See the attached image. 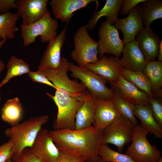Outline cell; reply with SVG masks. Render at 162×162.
Listing matches in <instances>:
<instances>
[{"label":"cell","instance_id":"obj_4","mask_svg":"<svg viewBox=\"0 0 162 162\" xmlns=\"http://www.w3.org/2000/svg\"><path fill=\"white\" fill-rule=\"evenodd\" d=\"M21 36L25 46L35 42L37 37L40 36L41 42H49L57 35L58 27L57 20L52 18L49 10L40 20L28 25L21 24Z\"/></svg>","mask_w":162,"mask_h":162},{"label":"cell","instance_id":"obj_29","mask_svg":"<svg viewBox=\"0 0 162 162\" xmlns=\"http://www.w3.org/2000/svg\"><path fill=\"white\" fill-rule=\"evenodd\" d=\"M98 154L102 159L108 162H136L127 154L111 149L107 144H100Z\"/></svg>","mask_w":162,"mask_h":162},{"label":"cell","instance_id":"obj_42","mask_svg":"<svg viewBox=\"0 0 162 162\" xmlns=\"http://www.w3.org/2000/svg\"><path fill=\"white\" fill-rule=\"evenodd\" d=\"M6 162H12L11 158L8 159Z\"/></svg>","mask_w":162,"mask_h":162},{"label":"cell","instance_id":"obj_38","mask_svg":"<svg viewBox=\"0 0 162 162\" xmlns=\"http://www.w3.org/2000/svg\"><path fill=\"white\" fill-rule=\"evenodd\" d=\"M157 57L159 61L162 62V40L160 43Z\"/></svg>","mask_w":162,"mask_h":162},{"label":"cell","instance_id":"obj_34","mask_svg":"<svg viewBox=\"0 0 162 162\" xmlns=\"http://www.w3.org/2000/svg\"><path fill=\"white\" fill-rule=\"evenodd\" d=\"M146 0H123L120 9L122 15H126L129 13L131 10L140 3Z\"/></svg>","mask_w":162,"mask_h":162},{"label":"cell","instance_id":"obj_3","mask_svg":"<svg viewBox=\"0 0 162 162\" xmlns=\"http://www.w3.org/2000/svg\"><path fill=\"white\" fill-rule=\"evenodd\" d=\"M49 120L47 115L32 117L6 129L5 135L14 143L13 154L20 153L25 148H31L42 126Z\"/></svg>","mask_w":162,"mask_h":162},{"label":"cell","instance_id":"obj_21","mask_svg":"<svg viewBox=\"0 0 162 162\" xmlns=\"http://www.w3.org/2000/svg\"><path fill=\"white\" fill-rule=\"evenodd\" d=\"M123 1V0H106L104 7L93 15L86 25L87 28L93 30L99 19L103 16L106 17V21L113 25L118 19V14Z\"/></svg>","mask_w":162,"mask_h":162},{"label":"cell","instance_id":"obj_27","mask_svg":"<svg viewBox=\"0 0 162 162\" xmlns=\"http://www.w3.org/2000/svg\"><path fill=\"white\" fill-rule=\"evenodd\" d=\"M19 18L16 13L9 11L0 15V39H13L19 30L16 24Z\"/></svg>","mask_w":162,"mask_h":162},{"label":"cell","instance_id":"obj_44","mask_svg":"<svg viewBox=\"0 0 162 162\" xmlns=\"http://www.w3.org/2000/svg\"></svg>","mask_w":162,"mask_h":162},{"label":"cell","instance_id":"obj_26","mask_svg":"<svg viewBox=\"0 0 162 162\" xmlns=\"http://www.w3.org/2000/svg\"><path fill=\"white\" fill-rule=\"evenodd\" d=\"M122 75L140 90L147 93L151 98L154 97L151 82L142 71H133L124 68Z\"/></svg>","mask_w":162,"mask_h":162},{"label":"cell","instance_id":"obj_20","mask_svg":"<svg viewBox=\"0 0 162 162\" xmlns=\"http://www.w3.org/2000/svg\"><path fill=\"white\" fill-rule=\"evenodd\" d=\"M94 100L88 91L83 104L76 112L75 130H83L93 126L94 122Z\"/></svg>","mask_w":162,"mask_h":162},{"label":"cell","instance_id":"obj_10","mask_svg":"<svg viewBox=\"0 0 162 162\" xmlns=\"http://www.w3.org/2000/svg\"><path fill=\"white\" fill-rule=\"evenodd\" d=\"M111 89L116 96L136 105H150L151 98L134 84L120 76L115 82H110Z\"/></svg>","mask_w":162,"mask_h":162},{"label":"cell","instance_id":"obj_22","mask_svg":"<svg viewBox=\"0 0 162 162\" xmlns=\"http://www.w3.org/2000/svg\"><path fill=\"white\" fill-rule=\"evenodd\" d=\"M134 115L140 120L142 128L156 138H162V128L154 118L150 105H135Z\"/></svg>","mask_w":162,"mask_h":162},{"label":"cell","instance_id":"obj_13","mask_svg":"<svg viewBox=\"0 0 162 162\" xmlns=\"http://www.w3.org/2000/svg\"><path fill=\"white\" fill-rule=\"evenodd\" d=\"M48 0H16V14L22 24L28 25L41 19L48 11Z\"/></svg>","mask_w":162,"mask_h":162},{"label":"cell","instance_id":"obj_1","mask_svg":"<svg viewBox=\"0 0 162 162\" xmlns=\"http://www.w3.org/2000/svg\"><path fill=\"white\" fill-rule=\"evenodd\" d=\"M51 138L62 151L84 159L97 160L103 131L93 126L81 130H54L49 131Z\"/></svg>","mask_w":162,"mask_h":162},{"label":"cell","instance_id":"obj_33","mask_svg":"<svg viewBox=\"0 0 162 162\" xmlns=\"http://www.w3.org/2000/svg\"><path fill=\"white\" fill-rule=\"evenodd\" d=\"M13 142L10 139L0 145V162H6L11 158L13 154Z\"/></svg>","mask_w":162,"mask_h":162},{"label":"cell","instance_id":"obj_8","mask_svg":"<svg viewBox=\"0 0 162 162\" xmlns=\"http://www.w3.org/2000/svg\"><path fill=\"white\" fill-rule=\"evenodd\" d=\"M135 126L121 115L103 131L101 143L113 144L117 147L118 152L122 153L124 146L132 141Z\"/></svg>","mask_w":162,"mask_h":162},{"label":"cell","instance_id":"obj_41","mask_svg":"<svg viewBox=\"0 0 162 162\" xmlns=\"http://www.w3.org/2000/svg\"><path fill=\"white\" fill-rule=\"evenodd\" d=\"M8 38H5L2 39L0 41V49L2 47V46L5 43L6 41L8 40Z\"/></svg>","mask_w":162,"mask_h":162},{"label":"cell","instance_id":"obj_24","mask_svg":"<svg viewBox=\"0 0 162 162\" xmlns=\"http://www.w3.org/2000/svg\"><path fill=\"white\" fill-rule=\"evenodd\" d=\"M142 3L143 24L145 28H150L153 21L162 18V1L160 0H146Z\"/></svg>","mask_w":162,"mask_h":162},{"label":"cell","instance_id":"obj_28","mask_svg":"<svg viewBox=\"0 0 162 162\" xmlns=\"http://www.w3.org/2000/svg\"><path fill=\"white\" fill-rule=\"evenodd\" d=\"M7 72L4 79L0 83V88L12 78L31 72L29 65L16 56H11L7 65Z\"/></svg>","mask_w":162,"mask_h":162},{"label":"cell","instance_id":"obj_32","mask_svg":"<svg viewBox=\"0 0 162 162\" xmlns=\"http://www.w3.org/2000/svg\"><path fill=\"white\" fill-rule=\"evenodd\" d=\"M149 102L154 118L162 128V104L161 100L154 97L150 98Z\"/></svg>","mask_w":162,"mask_h":162},{"label":"cell","instance_id":"obj_30","mask_svg":"<svg viewBox=\"0 0 162 162\" xmlns=\"http://www.w3.org/2000/svg\"><path fill=\"white\" fill-rule=\"evenodd\" d=\"M112 99L120 114L136 125L137 122L134 115L135 105L115 95Z\"/></svg>","mask_w":162,"mask_h":162},{"label":"cell","instance_id":"obj_15","mask_svg":"<svg viewBox=\"0 0 162 162\" xmlns=\"http://www.w3.org/2000/svg\"><path fill=\"white\" fill-rule=\"evenodd\" d=\"M31 148L41 162H56L59 154L49 131L45 128L39 132Z\"/></svg>","mask_w":162,"mask_h":162},{"label":"cell","instance_id":"obj_37","mask_svg":"<svg viewBox=\"0 0 162 162\" xmlns=\"http://www.w3.org/2000/svg\"><path fill=\"white\" fill-rule=\"evenodd\" d=\"M12 9H17L16 0H0L1 14L10 11Z\"/></svg>","mask_w":162,"mask_h":162},{"label":"cell","instance_id":"obj_5","mask_svg":"<svg viewBox=\"0 0 162 162\" xmlns=\"http://www.w3.org/2000/svg\"><path fill=\"white\" fill-rule=\"evenodd\" d=\"M148 134L138 124L134 128L132 143L128 147L126 154L136 162H158L162 158L160 151L148 141Z\"/></svg>","mask_w":162,"mask_h":162},{"label":"cell","instance_id":"obj_12","mask_svg":"<svg viewBox=\"0 0 162 162\" xmlns=\"http://www.w3.org/2000/svg\"><path fill=\"white\" fill-rule=\"evenodd\" d=\"M114 26L122 32L124 44L135 40L136 35L144 28L141 5L136 6L126 17L118 19Z\"/></svg>","mask_w":162,"mask_h":162},{"label":"cell","instance_id":"obj_16","mask_svg":"<svg viewBox=\"0 0 162 162\" xmlns=\"http://www.w3.org/2000/svg\"><path fill=\"white\" fill-rule=\"evenodd\" d=\"M93 126L103 131L121 115L113 99H95Z\"/></svg>","mask_w":162,"mask_h":162},{"label":"cell","instance_id":"obj_35","mask_svg":"<svg viewBox=\"0 0 162 162\" xmlns=\"http://www.w3.org/2000/svg\"><path fill=\"white\" fill-rule=\"evenodd\" d=\"M32 80L33 81L46 84L49 86L56 90L57 87L54 85L45 76L39 74L37 71H31L28 74Z\"/></svg>","mask_w":162,"mask_h":162},{"label":"cell","instance_id":"obj_9","mask_svg":"<svg viewBox=\"0 0 162 162\" xmlns=\"http://www.w3.org/2000/svg\"><path fill=\"white\" fill-rule=\"evenodd\" d=\"M98 49L99 57L101 58L105 53L120 57L124 44L119 37L118 29L106 21L103 22L99 28Z\"/></svg>","mask_w":162,"mask_h":162},{"label":"cell","instance_id":"obj_2","mask_svg":"<svg viewBox=\"0 0 162 162\" xmlns=\"http://www.w3.org/2000/svg\"><path fill=\"white\" fill-rule=\"evenodd\" d=\"M54 95L46 94L54 102L58 113L53 123L54 130H74L77 110L83 103L85 90L81 85L58 82Z\"/></svg>","mask_w":162,"mask_h":162},{"label":"cell","instance_id":"obj_40","mask_svg":"<svg viewBox=\"0 0 162 162\" xmlns=\"http://www.w3.org/2000/svg\"><path fill=\"white\" fill-rule=\"evenodd\" d=\"M84 162H107L104 160L100 157L98 159L95 161H85Z\"/></svg>","mask_w":162,"mask_h":162},{"label":"cell","instance_id":"obj_11","mask_svg":"<svg viewBox=\"0 0 162 162\" xmlns=\"http://www.w3.org/2000/svg\"><path fill=\"white\" fill-rule=\"evenodd\" d=\"M60 33L50 41L40 61L38 70H57L60 65L61 51L66 40L68 24Z\"/></svg>","mask_w":162,"mask_h":162},{"label":"cell","instance_id":"obj_6","mask_svg":"<svg viewBox=\"0 0 162 162\" xmlns=\"http://www.w3.org/2000/svg\"><path fill=\"white\" fill-rule=\"evenodd\" d=\"M68 64L71 76L81 81L93 98L104 100L113 99L115 95L106 86V80L83 67L69 61Z\"/></svg>","mask_w":162,"mask_h":162},{"label":"cell","instance_id":"obj_19","mask_svg":"<svg viewBox=\"0 0 162 162\" xmlns=\"http://www.w3.org/2000/svg\"><path fill=\"white\" fill-rule=\"evenodd\" d=\"M120 59L124 68L133 71H142L147 61L135 40L125 44Z\"/></svg>","mask_w":162,"mask_h":162},{"label":"cell","instance_id":"obj_7","mask_svg":"<svg viewBox=\"0 0 162 162\" xmlns=\"http://www.w3.org/2000/svg\"><path fill=\"white\" fill-rule=\"evenodd\" d=\"M74 48L71 56L78 66L84 67L98 61V42L90 36L86 26L83 25L78 29L74 36Z\"/></svg>","mask_w":162,"mask_h":162},{"label":"cell","instance_id":"obj_43","mask_svg":"<svg viewBox=\"0 0 162 162\" xmlns=\"http://www.w3.org/2000/svg\"><path fill=\"white\" fill-rule=\"evenodd\" d=\"M158 162H162V158Z\"/></svg>","mask_w":162,"mask_h":162},{"label":"cell","instance_id":"obj_14","mask_svg":"<svg viewBox=\"0 0 162 162\" xmlns=\"http://www.w3.org/2000/svg\"><path fill=\"white\" fill-rule=\"evenodd\" d=\"M83 67L110 82H115L122 75L124 67L120 59L115 56L103 57L95 63Z\"/></svg>","mask_w":162,"mask_h":162},{"label":"cell","instance_id":"obj_18","mask_svg":"<svg viewBox=\"0 0 162 162\" xmlns=\"http://www.w3.org/2000/svg\"><path fill=\"white\" fill-rule=\"evenodd\" d=\"M135 40L147 61L154 60L157 57L161 40L150 28H143L136 35Z\"/></svg>","mask_w":162,"mask_h":162},{"label":"cell","instance_id":"obj_17","mask_svg":"<svg viewBox=\"0 0 162 162\" xmlns=\"http://www.w3.org/2000/svg\"><path fill=\"white\" fill-rule=\"evenodd\" d=\"M95 0H52L49 4L55 18L64 22L69 21L76 11L86 7Z\"/></svg>","mask_w":162,"mask_h":162},{"label":"cell","instance_id":"obj_31","mask_svg":"<svg viewBox=\"0 0 162 162\" xmlns=\"http://www.w3.org/2000/svg\"><path fill=\"white\" fill-rule=\"evenodd\" d=\"M11 159L12 162H41L29 147L24 148L19 154H14Z\"/></svg>","mask_w":162,"mask_h":162},{"label":"cell","instance_id":"obj_25","mask_svg":"<svg viewBox=\"0 0 162 162\" xmlns=\"http://www.w3.org/2000/svg\"><path fill=\"white\" fill-rule=\"evenodd\" d=\"M142 72L151 82L153 94L154 92L160 94L159 92H161L162 86V62L155 60L147 61Z\"/></svg>","mask_w":162,"mask_h":162},{"label":"cell","instance_id":"obj_39","mask_svg":"<svg viewBox=\"0 0 162 162\" xmlns=\"http://www.w3.org/2000/svg\"><path fill=\"white\" fill-rule=\"evenodd\" d=\"M5 64L4 63L3 61L0 60V74L3 71V70L4 68ZM2 100L1 96L0 94V101Z\"/></svg>","mask_w":162,"mask_h":162},{"label":"cell","instance_id":"obj_36","mask_svg":"<svg viewBox=\"0 0 162 162\" xmlns=\"http://www.w3.org/2000/svg\"><path fill=\"white\" fill-rule=\"evenodd\" d=\"M84 159L68 153L59 151V154L56 162H84Z\"/></svg>","mask_w":162,"mask_h":162},{"label":"cell","instance_id":"obj_23","mask_svg":"<svg viewBox=\"0 0 162 162\" xmlns=\"http://www.w3.org/2000/svg\"><path fill=\"white\" fill-rule=\"evenodd\" d=\"M22 112V106L19 98L15 97L8 100L2 108L1 118L11 126L20 123Z\"/></svg>","mask_w":162,"mask_h":162}]
</instances>
